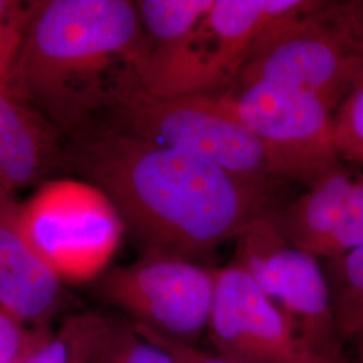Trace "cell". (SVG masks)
<instances>
[{"label": "cell", "mask_w": 363, "mask_h": 363, "mask_svg": "<svg viewBox=\"0 0 363 363\" xmlns=\"http://www.w3.org/2000/svg\"><path fill=\"white\" fill-rule=\"evenodd\" d=\"M72 145L66 160L104 191L145 252L198 261L286 206L283 181H249L101 124Z\"/></svg>", "instance_id": "cell-1"}, {"label": "cell", "mask_w": 363, "mask_h": 363, "mask_svg": "<svg viewBox=\"0 0 363 363\" xmlns=\"http://www.w3.org/2000/svg\"><path fill=\"white\" fill-rule=\"evenodd\" d=\"M148 50L133 1H40L3 85L74 139L139 79Z\"/></svg>", "instance_id": "cell-2"}, {"label": "cell", "mask_w": 363, "mask_h": 363, "mask_svg": "<svg viewBox=\"0 0 363 363\" xmlns=\"http://www.w3.org/2000/svg\"><path fill=\"white\" fill-rule=\"evenodd\" d=\"M362 76L363 33L351 1H316L262 31L230 91L286 84L311 91L334 113Z\"/></svg>", "instance_id": "cell-3"}, {"label": "cell", "mask_w": 363, "mask_h": 363, "mask_svg": "<svg viewBox=\"0 0 363 363\" xmlns=\"http://www.w3.org/2000/svg\"><path fill=\"white\" fill-rule=\"evenodd\" d=\"M307 0H216L208 16L179 42L151 49L136 73L160 97L223 96L233 88L249 52L267 27L304 13Z\"/></svg>", "instance_id": "cell-4"}, {"label": "cell", "mask_w": 363, "mask_h": 363, "mask_svg": "<svg viewBox=\"0 0 363 363\" xmlns=\"http://www.w3.org/2000/svg\"><path fill=\"white\" fill-rule=\"evenodd\" d=\"M94 124L199 156L249 181H284L274 175L257 140L223 96L160 97L138 79Z\"/></svg>", "instance_id": "cell-5"}, {"label": "cell", "mask_w": 363, "mask_h": 363, "mask_svg": "<svg viewBox=\"0 0 363 363\" xmlns=\"http://www.w3.org/2000/svg\"><path fill=\"white\" fill-rule=\"evenodd\" d=\"M19 217L33 247L69 283L104 272L125 229L104 191L77 179L45 182L21 205Z\"/></svg>", "instance_id": "cell-6"}, {"label": "cell", "mask_w": 363, "mask_h": 363, "mask_svg": "<svg viewBox=\"0 0 363 363\" xmlns=\"http://www.w3.org/2000/svg\"><path fill=\"white\" fill-rule=\"evenodd\" d=\"M223 99L257 140L279 178L311 187L343 166L334 142V113L311 91L256 82Z\"/></svg>", "instance_id": "cell-7"}, {"label": "cell", "mask_w": 363, "mask_h": 363, "mask_svg": "<svg viewBox=\"0 0 363 363\" xmlns=\"http://www.w3.org/2000/svg\"><path fill=\"white\" fill-rule=\"evenodd\" d=\"M233 259L250 273L288 325L318 355L333 363H354L316 256L286 244L268 217L237 238Z\"/></svg>", "instance_id": "cell-8"}, {"label": "cell", "mask_w": 363, "mask_h": 363, "mask_svg": "<svg viewBox=\"0 0 363 363\" xmlns=\"http://www.w3.org/2000/svg\"><path fill=\"white\" fill-rule=\"evenodd\" d=\"M218 269L163 252H145L99 283L106 303L157 335L193 345L208 333Z\"/></svg>", "instance_id": "cell-9"}, {"label": "cell", "mask_w": 363, "mask_h": 363, "mask_svg": "<svg viewBox=\"0 0 363 363\" xmlns=\"http://www.w3.org/2000/svg\"><path fill=\"white\" fill-rule=\"evenodd\" d=\"M206 335L216 354L235 363H333L298 337L234 259L217 273Z\"/></svg>", "instance_id": "cell-10"}, {"label": "cell", "mask_w": 363, "mask_h": 363, "mask_svg": "<svg viewBox=\"0 0 363 363\" xmlns=\"http://www.w3.org/2000/svg\"><path fill=\"white\" fill-rule=\"evenodd\" d=\"M21 205L0 201V307L31 325H45L60 303L61 279L22 228Z\"/></svg>", "instance_id": "cell-11"}, {"label": "cell", "mask_w": 363, "mask_h": 363, "mask_svg": "<svg viewBox=\"0 0 363 363\" xmlns=\"http://www.w3.org/2000/svg\"><path fill=\"white\" fill-rule=\"evenodd\" d=\"M64 160L58 130L0 85V201L11 199Z\"/></svg>", "instance_id": "cell-12"}, {"label": "cell", "mask_w": 363, "mask_h": 363, "mask_svg": "<svg viewBox=\"0 0 363 363\" xmlns=\"http://www.w3.org/2000/svg\"><path fill=\"white\" fill-rule=\"evenodd\" d=\"M354 179L343 166L269 217L277 235L291 247L322 257L350 196Z\"/></svg>", "instance_id": "cell-13"}, {"label": "cell", "mask_w": 363, "mask_h": 363, "mask_svg": "<svg viewBox=\"0 0 363 363\" xmlns=\"http://www.w3.org/2000/svg\"><path fill=\"white\" fill-rule=\"evenodd\" d=\"M121 322L103 312L67 319L28 363H103Z\"/></svg>", "instance_id": "cell-14"}, {"label": "cell", "mask_w": 363, "mask_h": 363, "mask_svg": "<svg viewBox=\"0 0 363 363\" xmlns=\"http://www.w3.org/2000/svg\"><path fill=\"white\" fill-rule=\"evenodd\" d=\"M150 50L167 48L194 31L216 0H140L133 1Z\"/></svg>", "instance_id": "cell-15"}, {"label": "cell", "mask_w": 363, "mask_h": 363, "mask_svg": "<svg viewBox=\"0 0 363 363\" xmlns=\"http://www.w3.org/2000/svg\"><path fill=\"white\" fill-rule=\"evenodd\" d=\"M325 272L337 327L347 343L363 328V244L328 259Z\"/></svg>", "instance_id": "cell-16"}, {"label": "cell", "mask_w": 363, "mask_h": 363, "mask_svg": "<svg viewBox=\"0 0 363 363\" xmlns=\"http://www.w3.org/2000/svg\"><path fill=\"white\" fill-rule=\"evenodd\" d=\"M334 142L340 160L363 166V76L334 113Z\"/></svg>", "instance_id": "cell-17"}, {"label": "cell", "mask_w": 363, "mask_h": 363, "mask_svg": "<svg viewBox=\"0 0 363 363\" xmlns=\"http://www.w3.org/2000/svg\"><path fill=\"white\" fill-rule=\"evenodd\" d=\"M45 325H33L0 307V363H28L50 339Z\"/></svg>", "instance_id": "cell-18"}, {"label": "cell", "mask_w": 363, "mask_h": 363, "mask_svg": "<svg viewBox=\"0 0 363 363\" xmlns=\"http://www.w3.org/2000/svg\"><path fill=\"white\" fill-rule=\"evenodd\" d=\"M361 244H363V174L354 179L346 208L325 245L322 257L327 261L337 259Z\"/></svg>", "instance_id": "cell-19"}, {"label": "cell", "mask_w": 363, "mask_h": 363, "mask_svg": "<svg viewBox=\"0 0 363 363\" xmlns=\"http://www.w3.org/2000/svg\"><path fill=\"white\" fill-rule=\"evenodd\" d=\"M103 363H177L171 354L142 337L132 322L121 323Z\"/></svg>", "instance_id": "cell-20"}, {"label": "cell", "mask_w": 363, "mask_h": 363, "mask_svg": "<svg viewBox=\"0 0 363 363\" xmlns=\"http://www.w3.org/2000/svg\"><path fill=\"white\" fill-rule=\"evenodd\" d=\"M132 325L142 337L154 342L157 346L169 352L177 363H235L228 358L220 357L216 352H208V351L198 349L193 345H186L169 337L157 335L156 333L143 325H136V323H132Z\"/></svg>", "instance_id": "cell-21"}, {"label": "cell", "mask_w": 363, "mask_h": 363, "mask_svg": "<svg viewBox=\"0 0 363 363\" xmlns=\"http://www.w3.org/2000/svg\"><path fill=\"white\" fill-rule=\"evenodd\" d=\"M347 345L352 349L350 354L352 362L363 363V328L351 337Z\"/></svg>", "instance_id": "cell-22"}, {"label": "cell", "mask_w": 363, "mask_h": 363, "mask_svg": "<svg viewBox=\"0 0 363 363\" xmlns=\"http://www.w3.org/2000/svg\"><path fill=\"white\" fill-rule=\"evenodd\" d=\"M13 67V61H10L3 52H0V85H3L6 82V79L9 77V74L11 73Z\"/></svg>", "instance_id": "cell-23"}, {"label": "cell", "mask_w": 363, "mask_h": 363, "mask_svg": "<svg viewBox=\"0 0 363 363\" xmlns=\"http://www.w3.org/2000/svg\"><path fill=\"white\" fill-rule=\"evenodd\" d=\"M351 4H352L357 21H358L363 33V1H351Z\"/></svg>", "instance_id": "cell-24"}]
</instances>
